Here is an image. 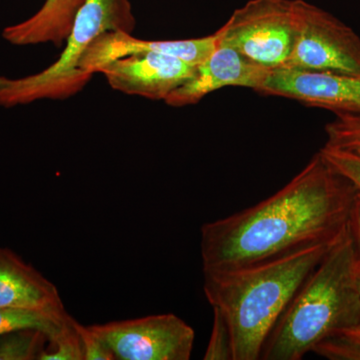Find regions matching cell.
<instances>
[{"mask_svg":"<svg viewBox=\"0 0 360 360\" xmlns=\"http://www.w3.org/2000/svg\"><path fill=\"white\" fill-rule=\"evenodd\" d=\"M357 189L316 153L274 195L200 229L203 272L245 269L342 238Z\"/></svg>","mask_w":360,"mask_h":360,"instance_id":"cell-1","label":"cell"},{"mask_svg":"<svg viewBox=\"0 0 360 360\" xmlns=\"http://www.w3.org/2000/svg\"><path fill=\"white\" fill-rule=\"evenodd\" d=\"M78 336L82 341L84 360H115V356L105 342L90 328L77 321Z\"/></svg>","mask_w":360,"mask_h":360,"instance_id":"cell-21","label":"cell"},{"mask_svg":"<svg viewBox=\"0 0 360 360\" xmlns=\"http://www.w3.org/2000/svg\"><path fill=\"white\" fill-rule=\"evenodd\" d=\"M77 321L53 342H47L39 360H84L82 341L78 336Z\"/></svg>","mask_w":360,"mask_h":360,"instance_id":"cell-18","label":"cell"},{"mask_svg":"<svg viewBox=\"0 0 360 360\" xmlns=\"http://www.w3.org/2000/svg\"><path fill=\"white\" fill-rule=\"evenodd\" d=\"M85 0H45L27 20L7 26L2 37L18 46L52 44L61 47L70 37L75 18Z\"/></svg>","mask_w":360,"mask_h":360,"instance_id":"cell-13","label":"cell"},{"mask_svg":"<svg viewBox=\"0 0 360 360\" xmlns=\"http://www.w3.org/2000/svg\"><path fill=\"white\" fill-rule=\"evenodd\" d=\"M217 47L215 33L200 39L180 40H144L132 37V33L106 32L87 47L79 66L87 75L94 77L98 66L132 54L158 52L174 56L191 65L198 66L210 58Z\"/></svg>","mask_w":360,"mask_h":360,"instance_id":"cell-11","label":"cell"},{"mask_svg":"<svg viewBox=\"0 0 360 360\" xmlns=\"http://www.w3.org/2000/svg\"><path fill=\"white\" fill-rule=\"evenodd\" d=\"M297 28L285 68L360 77V37L333 14L296 0Z\"/></svg>","mask_w":360,"mask_h":360,"instance_id":"cell-6","label":"cell"},{"mask_svg":"<svg viewBox=\"0 0 360 360\" xmlns=\"http://www.w3.org/2000/svg\"><path fill=\"white\" fill-rule=\"evenodd\" d=\"M341 238L245 269L203 272L206 300L229 326L233 360L260 359L279 317Z\"/></svg>","mask_w":360,"mask_h":360,"instance_id":"cell-2","label":"cell"},{"mask_svg":"<svg viewBox=\"0 0 360 360\" xmlns=\"http://www.w3.org/2000/svg\"><path fill=\"white\" fill-rule=\"evenodd\" d=\"M135 27L136 20L130 0H85L56 63L27 77H0V106L15 108L77 96L92 77L79 66L87 47L104 32L134 33Z\"/></svg>","mask_w":360,"mask_h":360,"instance_id":"cell-4","label":"cell"},{"mask_svg":"<svg viewBox=\"0 0 360 360\" xmlns=\"http://www.w3.org/2000/svg\"><path fill=\"white\" fill-rule=\"evenodd\" d=\"M90 328L120 360H188L195 331L174 314L92 324Z\"/></svg>","mask_w":360,"mask_h":360,"instance_id":"cell-7","label":"cell"},{"mask_svg":"<svg viewBox=\"0 0 360 360\" xmlns=\"http://www.w3.org/2000/svg\"><path fill=\"white\" fill-rule=\"evenodd\" d=\"M0 309L68 312L56 284L9 248H0Z\"/></svg>","mask_w":360,"mask_h":360,"instance_id":"cell-12","label":"cell"},{"mask_svg":"<svg viewBox=\"0 0 360 360\" xmlns=\"http://www.w3.org/2000/svg\"><path fill=\"white\" fill-rule=\"evenodd\" d=\"M297 28L296 0H250L215 34L217 44L269 70L285 68Z\"/></svg>","mask_w":360,"mask_h":360,"instance_id":"cell-5","label":"cell"},{"mask_svg":"<svg viewBox=\"0 0 360 360\" xmlns=\"http://www.w3.org/2000/svg\"><path fill=\"white\" fill-rule=\"evenodd\" d=\"M360 291V271L356 270ZM315 354L331 360H360V321L354 328L338 331L315 347Z\"/></svg>","mask_w":360,"mask_h":360,"instance_id":"cell-16","label":"cell"},{"mask_svg":"<svg viewBox=\"0 0 360 360\" xmlns=\"http://www.w3.org/2000/svg\"><path fill=\"white\" fill-rule=\"evenodd\" d=\"M259 92L295 99L335 115H360L359 77L279 68L269 73Z\"/></svg>","mask_w":360,"mask_h":360,"instance_id":"cell-9","label":"cell"},{"mask_svg":"<svg viewBox=\"0 0 360 360\" xmlns=\"http://www.w3.org/2000/svg\"><path fill=\"white\" fill-rule=\"evenodd\" d=\"M75 319L68 312L42 311V310L0 309V336L21 329H39L53 342L72 326Z\"/></svg>","mask_w":360,"mask_h":360,"instance_id":"cell-14","label":"cell"},{"mask_svg":"<svg viewBox=\"0 0 360 360\" xmlns=\"http://www.w3.org/2000/svg\"><path fill=\"white\" fill-rule=\"evenodd\" d=\"M271 71L251 63L231 47L217 44L210 58L196 68L193 77L165 101L174 108L191 105L226 86L248 87L259 92Z\"/></svg>","mask_w":360,"mask_h":360,"instance_id":"cell-10","label":"cell"},{"mask_svg":"<svg viewBox=\"0 0 360 360\" xmlns=\"http://www.w3.org/2000/svg\"><path fill=\"white\" fill-rule=\"evenodd\" d=\"M47 336L39 329H21L0 336V360H34L46 347Z\"/></svg>","mask_w":360,"mask_h":360,"instance_id":"cell-15","label":"cell"},{"mask_svg":"<svg viewBox=\"0 0 360 360\" xmlns=\"http://www.w3.org/2000/svg\"><path fill=\"white\" fill-rule=\"evenodd\" d=\"M213 326L210 343L203 359L205 360H233L232 343L229 326L219 312L213 310Z\"/></svg>","mask_w":360,"mask_h":360,"instance_id":"cell-20","label":"cell"},{"mask_svg":"<svg viewBox=\"0 0 360 360\" xmlns=\"http://www.w3.org/2000/svg\"><path fill=\"white\" fill-rule=\"evenodd\" d=\"M198 66L158 52L132 54L103 63L96 70L113 89L153 101L167 96L193 77Z\"/></svg>","mask_w":360,"mask_h":360,"instance_id":"cell-8","label":"cell"},{"mask_svg":"<svg viewBox=\"0 0 360 360\" xmlns=\"http://www.w3.org/2000/svg\"><path fill=\"white\" fill-rule=\"evenodd\" d=\"M359 321L356 258L347 229L279 317L260 359H302L322 340Z\"/></svg>","mask_w":360,"mask_h":360,"instance_id":"cell-3","label":"cell"},{"mask_svg":"<svg viewBox=\"0 0 360 360\" xmlns=\"http://www.w3.org/2000/svg\"><path fill=\"white\" fill-rule=\"evenodd\" d=\"M348 231L354 246L356 270L360 271V191H359L355 194L354 202L350 208Z\"/></svg>","mask_w":360,"mask_h":360,"instance_id":"cell-22","label":"cell"},{"mask_svg":"<svg viewBox=\"0 0 360 360\" xmlns=\"http://www.w3.org/2000/svg\"><path fill=\"white\" fill-rule=\"evenodd\" d=\"M319 153L335 172L349 180L355 188L360 191L359 155L328 146H324Z\"/></svg>","mask_w":360,"mask_h":360,"instance_id":"cell-19","label":"cell"},{"mask_svg":"<svg viewBox=\"0 0 360 360\" xmlns=\"http://www.w3.org/2000/svg\"><path fill=\"white\" fill-rule=\"evenodd\" d=\"M326 146L360 156V115L342 113L326 127Z\"/></svg>","mask_w":360,"mask_h":360,"instance_id":"cell-17","label":"cell"}]
</instances>
